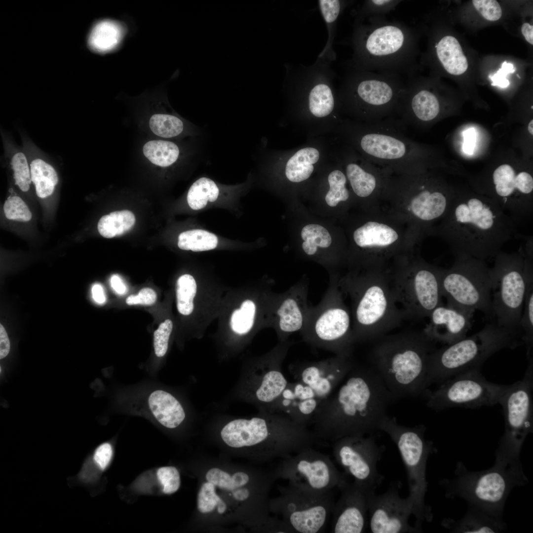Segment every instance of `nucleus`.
Segmentation results:
<instances>
[{"mask_svg": "<svg viewBox=\"0 0 533 533\" xmlns=\"http://www.w3.org/2000/svg\"><path fill=\"white\" fill-rule=\"evenodd\" d=\"M257 313L256 303L251 300L244 301L240 309L233 311L230 318L232 331L239 335L246 334L253 328Z\"/></svg>", "mask_w": 533, "mask_h": 533, "instance_id": "46", "label": "nucleus"}, {"mask_svg": "<svg viewBox=\"0 0 533 533\" xmlns=\"http://www.w3.org/2000/svg\"><path fill=\"white\" fill-rule=\"evenodd\" d=\"M320 156L319 150L314 147H307L298 150L286 163V178L293 183L307 180L312 173L314 164L319 161Z\"/></svg>", "mask_w": 533, "mask_h": 533, "instance_id": "34", "label": "nucleus"}, {"mask_svg": "<svg viewBox=\"0 0 533 533\" xmlns=\"http://www.w3.org/2000/svg\"><path fill=\"white\" fill-rule=\"evenodd\" d=\"M135 223V217L131 211H116L102 216L98 223L97 228L102 236L111 238L130 230Z\"/></svg>", "mask_w": 533, "mask_h": 533, "instance_id": "36", "label": "nucleus"}, {"mask_svg": "<svg viewBox=\"0 0 533 533\" xmlns=\"http://www.w3.org/2000/svg\"><path fill=\"white\" fill-rule=\"evenodd\" d=\"M354 364L351 358L335 355L317 361L292 363L289 370L296 381L310 387L322 402L344 380Z\"/></svg>", "mask_w": 533, "mask_h": 533, "instance_id": "25", "label": "nucleus"}, {"mask_svg": "<svg viewBox=\"0 0 533 533\" xmlns=\"http://www.w3.org/2000/svg\"><path fill=\"white\" fill-rule=\"evenodd\" d=\"M339 490L332 514V533H361L368 525V495L353 482L348 481Z\"/></svg>", "mask_w": 533, "mask_h": 533, "instance_id": "27", "label": "nucleus"}, {"mask_svg": "<svg viewBox=\"0 0 533 533\" xmlns=\"http://www.w3.org/2000/svg\"><path fill=\"white\" fill-rule=\"evenodd\" d=\"M217 488L207 481L201 486L197 497V507L202 514H207L217 509L220 514H224L227 509L225 501L217 493Z\"/></svg>", "mask_w": 533, "mask_h": 533, "instance_id": "44", "label": "nucleus"}, {"mask_svg": "<svg viewBox=\"0 0 533 533\" xmlns=\"http://www.w3.org/2000/svg\"><path fill=\"white\" fill-rule=\"evenodd\" d=\"M31 179L36 188L37 195L44 198L51 195L58 182L55 169L40 158L33 159L30 165Z\"/></svg>", "mask_w": 533, "mask_h": 533, "instance_id": "35", "label": "nucleus"}, {"mask_svg": "<svg viewBox=\"0 0 533 533\" xmlns=\"http://www.w3.org/2000/svg\"><path fill=\"white\" fill-rule=\"evenodd\" d=\"M157 477L166 494L175 493L180 486V476L178 469L173 466L159 468L157 471Z\"/></svg>", "mask_w": 533, "mask_h": 533, "instance_id": "52", "label": "nucleus"}, {"mask_svg": "<svg viewBox=\"0 0 533 533\" xmlns=\"http://www.w3.org/2000/svg\"><path fill=\"white\" fill-rule=\"evenodd\" d=\"M113 455L111 445L108 443L99 446L95 450L93 459L95 463L102 470H104L108 465Z\"/></svg>", "mask_w": 533, "mask_h": 533, "instance_id": "57", "label": "nucleus"}, {"mask_svg": "<svg viewBox=\"0 0 533 533\" xmlns=\"http://www.w3.org/2000/svg\"><path fill=\"white\" fill-rule=\"evenodd\" d=\"M382 452L372 436H345L335 441L333 448L334 457L344 473L368 494L375 493L383 480L377 470Z\"/></svg>", "mask_w": 533, "mask_h": 533, "instance_id": "21", "label": "nucleus"}, {"mask_svg": "<svg viewBox=\"0 0 533 533\" xmlns=\"http://www.w3.org/2000/svg\"><path fill=\"white\" fill-rule=\"evenodd\" d=\"M149 126L155 135L172 138L180 135L184 129L183 122L178 117L166 114H155L150 118Z\"/></svg>", "mask_w": 533, "mask_h": 533, "instance_id": "47", "label": "nucleus"}, {"mask_svg": "<svg viewBox=\"0 0 533 533\" xmlns=\"http://www.w3.org/2000/svg\"><path fill=\"white\" fill-rule=\"evenodd\" d=\"M92 294L94 300L98 304L102 305L106 302V296L103 288L99 284H95L92 288Z\"/></svg>", "mask_w": 533, "mask_h": 533, "instance_id": "61", "label": "nucleus"}, {"mask_svg": "<svg viewBox=\"0 0 533 533\" xmlns=\"http://www.w3.org/2000/svg\"><path fill=\"white\" fill-rule=\"evenodd\" d=\"M218 240L214 234L202 229H191L182 232L178 237V246L184 250L193 252L208 251L215 248Z\"/></svg>", "mask_w": 533, "mask_h": 533, "instance_id": "41", "label": "nucleus"}, {"mask_svg": "<svg viewBox=\"0 0 533 533\" xmlns=\"http://www.w3.org/2000/svg\"><path fill=\"white\" fill-rule=\"evenodd\" d=\"M369 525L373 533H421L409 522L412 504L408 496L401 497L398 489L390 488L383 494L368 495Z\"/></svg>", "mask_w": 533, "mask_h": 533, "instance_id": "23", "label": "nucleus"}, {"mask_svg": "<svg viewBox=\"0 0 533 533\" xmlns=\"http://www.w3.org/2000/svg\"><path fill=\"white\" fill-rule=\"evenodd\" d=\"M220 193V189L212 179L201 177L190 188L187 194V202L193 210L204 208L208 202L215 201Z\"/></svg>", "mask_w": 533, "mask_h": 533, "instance_id": "39", "label": "nucleus"}, {"mask_svg": "<svg viewBox=\"0 0 533 533\" xmlns=\"http://www.w3.org/2000/svg\"><path fill=\"white\" fill-rule=\"evenodd\" d=\"M269 503L294 533L323 532L335 504L333 491L318 492L288 483Z\"/></svg>", "mask_w": 533, "mask_h": 533, "instance_id": "18", "label": "nucleus"}, {"mask_svg": "<svg viewBox=\"0 0 533 533\" xmlns=\"http://www.w3.org/2000/svg\"><path fill=\"white\" fill-rule=\"evenodd\" d=\"M449 268H440V287L447 305L474 312L478 310L492 318V280L485 261L455 253Z\"/></svg>", "mask_w": 533, "mask_h": 533, "instance_id": "15", "label": "nucleus"}, {"mask_svg": "<svg viewBox=\"0 0 533 533\" xmlns=\"http://www.w3.org/2000/svg\"><path fill=\"white\" fill-rule=\"evenodd\" d=\"M452 193L441 179L424 172L393 177L391 175L383 196L407 204L420 231L431 233L432 224L445 214L454 195Z\"/></svg>", "mask_w": 533, "mask_h": 533, "instance_id": "16", "label": "nucleus"}, {"mask_svg": "<svg viewBox=\"0 0 533 533\" xmlns=\"http://www.w3.org/2000/svg\"><path fill=\"white\" fill-rule=\"evenodd\" d=\"M515 71L513 64L504 61L502 64L501 68L496 73L489 76V78L493 81L492 85L501 88L507 87L509 85V81L506 76L509 73H514Z\"/></svg>", "mask_w": 533, "mask_h": 533, "instance_id": "56", "label": "nucleus"}, {"mask_svg": "<svg viewBox=\"0 0 533 533\" xmlns=\"http://www.w3.org/2000/svg\"><path fill=\"white\" fill-rule=\"evenodd\" d=\"M423 425L409 427L399 424L394 417L387 415L383 419L379 430L386 433L397 446L405 465L408 477L409 498L412 514L416 518L415 526L422 531L423 522H431V507L426 505L425 496L428 483L426 469L429 456L434 452L432 443L424 436Z\"/></svg>", "mask_w": 533, "mask_h": 533, "instance_id": "13", "label": "nucleus"}, {"mask_svg": "<svg viewBox=\"0 0 533 533\" xmlns=\"http://www.w3.org/2000/svg\"><path fill=\"white\" fill-rule=\"evenodd\" d=\"M406 85L397 74L356 70L346 82L342 99L348 112L362 122L396 118Z\"/></svg>", "mask_w": 533, "mask_h": 533, "instance_id": "9", "label": "nucleus"}, {"mask_svg": "<svg viewBox=\"0 0 533 533\" xmlns=\"http://www.w3.org/2000/svg\"><path fill=\"white\" fill-rule=\"evenodd\" d=\"M464 143L463 150L468 154H472L476 142V133L474 128H469L463 132Z\"/></svg>", "mask_w": 533, "mask_h": 533, "instance_id": "58", "label": "nucleus"}, {"mask_svg": "<svg viewBox=\"0 0 533 533\" xmlns=\"http://www.w3.org/2000/svg\"><path fill=\"white\" fill-rule=\"evenodd\" d=\"M173 329V323L170 319H166L160 323L153 334V346L156 356L161 357L166 354L168 346V341Z\"/></svg>", "mask_w": 533, "mask_h": 533, "instance_id": "53", "label": "nucleus"}, {"mask_svg": "<svg viewBox=\"0 0 533 533\" xmlns=\"http://www.w3.org/2000/svg\"><path fill=\"white\" fill-rule=\"evenodd\" d=\"M341 161L347 180L357 196L374 199L382 196L391 172L371 163L351 146L343 151Z\"/></svg>", "mask_w": 533, "mask_h": 533, "instance_id": "26", "label": "nucleus"}, {"mask_svg": "<svg viewBox=\"0 0 533 533\" xmlns=\"http://www.w3.org/2000/svg\"><path fill=\"white\" fill-rule=\"evenodd\" d=\"M473 313L442 304L431 312L423 331L434 342L452 344L466 337Z\"/></svg>", "mask_w": 533, "mask_h": 533, "instance_id": "30", "label": "nucleus"}, {"mask_svg": "<svg viewBox=\"0 0 533 533\" xmlns=\"http://www.w3.org/2000/svg\"><path fill=\"white\" fill-rule=\"evenodd\" d=\"M520 330L527 346L528 358L532 357L533 342V280L528 283L519 323Z\"/></svg>", "mask_w": 533, "mask_h": 533, "instance_id": "43", "label": "nucleus"}, {"mask_svg": "<svg viewBox=\"0 0 533 533\" xmlns=\"http://www.w3.org/2000/svg\"><path fill=\"white\" fill-rule=\"evenodd\" d=\"M472 3L476 9L486 20L495 21L502 15L501 8L495 0H473Z\"/></svg>", "mask_w": 533, "mask_h": 533, "instance_id": "54", "label": "nucleus"}, {"mask_svg": "<svg viewBox=\"0 0 533 533\" xmlns=\"http://www.w3.org/2000/svg\"><path fill=\"white\" fill-rule=\"evenodd\" d=\"M356 245L363 250L356 260L366 269H383L385 262L397 254L398 231L381 221H369L356 228L353 234Z\"/></svg>", "mask_w": 533, "mask_h": 533, "instance_id": "24", "label": "nucleus"}, {"mask_svg": "<svg viewBox=\"0 0 533 533\" xmlns=\"http://www.w3.org/2000/svg\"><path fill=\"white\" fill-rule=\"evenodd\" d=\"M494 258V266L490 268L492 318L500 328L523 339L519 323L527 286L533 280V259L525 258L520 251L512 253L501 251Z\"/></svg>", "mask_w": 533, "mask_h": 533, "instance_id": "11", "label": "nucleus"}, {"mask_svg": "<svg viewBox=\"0 0 533 533\" xmlns=\"http://www.w3.org/2000/svg\"><path fill=\"white\" fill-rule=\"evenodd\" d=\"M402 1L399 0H366L361 9L359 21L376 16H384L393 10Z\"/></svg>", "mask_w": 533, "mask_h": 533, "instance_id": "51", "label": "nucleus"}, {"mask_svg": "<svg viewBox=\"0 0 533 533\" xmlns=\"http://www.w3.org/2000/svg\"><path fill=\"white\" fill-rule=\"evenodd\" d=\"M10 350L9 340L3 326L0 325V358L6 357Z\"/></svg>", "mask_w": 533, "mask_h": 533, "instance_id": "59", "label": "nucleus"}, {"mask_svg": "<svg viewBox=\"0 0 533 533\" xmlns=\"http://www.w3.org/2000/svg\"><path fill=\"white\" fill-rule=\"evenodd\" d=\"M528 360L523 378L510 384L499 403L505 428L495 451V463L512 468H523L521 450L526 437L533 432V361Z\"/></svg>", "mask_w": 533, "mask_h": 533, "instance_id": "17", "label": "nucleus"}, {"mask_svg": "<svg viewBox=\"0 0 533 533\" xmlns=\"http://www.w3.org/2000/svg\"><path fill=\"white\" fill-rule=\"evenodd\" d=\"M157 294L154 290L150 288H144L140 290L137 295H131L126 299V303L129 305H152L156 301Z\"/></svg>", "mask_w": 533, "mask_h": 533, "instance_id": "55", "label": "nucleus"}, {"mask_svg": "<svg viewBox=\"0 0 533 533\" xmlns=\"http://www.w3.org/2000/svg\"><path fill=\"white\" fill-rule=\"evenodd\" d=\"M11 164L15 184L22 191H27L32 181L30 166L25 154L22 152L15 153L12 158Z\"/></svg>", "mask_w": 533, "mask_h": 533, "instance_id": "49", "label": "nucleus"}, {"mask_svg": "<svg viewBox=\"0 0 533 533\" xmlns=\"http://www.w3.org/2000/svg\"><path fill=\"white\" fill-rule=\"evenodd\" d=\"M337 281H332L320 302L309 306L305 326L300 332L310 346L351 358L355 343L351 312Z\"/></svg>", "mask_w": 533, "mask_h": 533, "instance_id": "12", "label": "nucleus"}, {"mask_svg": "<svg viewBox=\"0 0 533 533\" xmlns=\"http://www.w3.org/2000/svg\"><path fill=\"white\" fill-rule=\"evenodd\" d=\"M143 152L152 163L161 167L172 165L177 161L180 154V149L176 144L164 140L148 142L144 145Z\"/></svg>", "mask_w": 533, "mask_h": 533, "instance_id": "37", "label": "nucleus"}, {"mask_svg": "<svg viewBox=\"0 0 533 533\" xmlns=\"http://www.w3.org/2000/svg\"><path fill=\"white\" fill-rule=\"evenodd\" d=\"M351 303L352 336L356 343L378 339L404 318L394 298L389 275L383 269H367L337 281Z\"/></svg>", "mask_w": 533, "mask_h": 533, "instance_id": "5", "label": "nucleus"}, {"mask_svg": "<svg viewBox=\"0 0 533 533\" xmlns=\"http://www.w3.org/2000/svg\"><path fill=\"white\" fill-rule=\"evenodd\" d=\"M3 210L8 219L28 222L32 218V213L26 204L16 195L7 198L3 205Z\"/></svg>", "mask_w": 533, "mask_h": 533, "instance_id": "50", "label": "nucleus"}, {"mask_svg": "<svg viewBox=\"0 0 533 533\" xmlns=\"http://www.w3.org/2000/svg\"><path fill=\"white\" fill-rule=\"evenodd\" d=\"M196 290L195 280L191 275L184 274L178 279L176 285L177 306L181 314L189 315L193 311V299Z\"/></svg>", "mask_w": 533, "mask_h": 533, "instance_id": "45", "label": "nucleus"}, {"mask_svg": "<svg viewBox=\"0 0 533 533\" xmlns=\"http://www.w3.org/2000/svg\"><path fill=\"white\" fill-rule=\"evenodd\" d=\"M308 110L314 116L322 118L334 110L335 99L331 88L324 83H318L311 89L308 96Z\"/></svg>", "mask_w": 533, "mask_h": 533, "instance_id": "40", "label": "nucleus"}, {"mask_svg": "<svg viewBox=\"0 0 533 533\" xmlns=\"http://www.w3.org/2000/svg\"><path fill=\"white\" fill-rule=\"evenodd\" d=\"M533 120H532L529 122V123L528 124V130H529V132L530 133V134H531L532 135L533 134Z\"/></svg>", "mask_w": 533, "mask_h": 533, "instance_id": "63", "label": "nucleus"}, {"mask_svg": "<svg viewBox=\"0 0 533 533\" xmlns=\"http://www.w3.org/2000/svg\"><path fill=\"white\" fill-rule=\"evenodd\" d=\"M438 62L449 74L458 76L468 68V61L457 39L447 35L436 41L434 46Z\"/></svg>", "mask_w": 533, "mask_h": 533, "instance_id": "33", "label": "nucleus"}, {"mask_svg": "<svg viewBox=\"0 0 533 533\" xmlns=\"http://www.w3.org/2000/svg\"><path fill=\"white\" fill-rule=\"evenodd\" d=\"M455 474L452 479L441 482L447 497H460L468 505L498 517H502L505 502L512 489L526 484L528 481L523 468L496 463L488 469L472 471L458 462Z\"/></svg>", "mask_w": 533, "mask_h": 533, "instance_id": "10", "label": "nucleus"}, {"mask_svg": "<svg viewBox=\"0 0 533 533\" xmlns=\"http://www.w3.org/2000/svg\"><path fill=\"white\" fill-rule=\"evenodd\" d=\"M121 35L117 24L111 21H101L93 28L89 36V45L97 51L106 52L117 45Z\"/></svg>", "mask_w": 533, "mask_h": 533, "instance_id": "38", "label": "nucleus"}, {"mask_svg": "<svg viewBox=\"0 0 533 533\" xmlns=\"http://www.w3.org/2000/svg\"><path fill=\"white\" fill-rule=\"evenodd\" d=\"M329 189L325 199L331 207H335L341 201H345L349 197V192L346 187L347 179L344 173L336 169L331 171L328 177Z\"/></svg>", "mask_w": 533, "mask_h": 533, "instance_id": "48", "label": "nucleus"}, {"mask_svg": "<svg viewBox=\"0 0 533 533\" xmlns=\"http://www.w3.org/2000/svg\"><path fill=\"white\" fill-rule=\"evenodd\" d=\"M521 32L526 40L531 44H533V26L528 23H524L521 27Z\"/></svg>", "mask_w": 533, "mask_h": 533, "instance_id": "62", "label": "nucleus"}, {"mask_svg": "<svg viewBox=\"0 0 533 533\" xmlns=\"http://www.w3.org/2000/svg\"><path fill=\"white\" fill-rule=\"evenodd\" d=\"M301 237L304 242L302 247L304 252L309 256H314L318 247L328 248L332 242L329 231L318 224H308L302 229Z\"/></svg>", "mask_w": 533, "mask_h": 533, "instance_id": "42", "label": "nucleus"}, {"mask_svg": "<svg viewBox=\"0 0 533 533\" xmlns=\"http://www.w3.org/2000/svg\"><path fill=\"white\" fill-rule=\"evenodd\" d=\"M524 344L521 336L500 328L494 321L488 323L474 335L435 348L430 354L427 363L429 384L442 383L459 374L480 370L483 363L496 352Z\"/></svg>", "mask_w": 533, "mask_h": 533, "instance_id": "8", "label": "nucleus"}, {"mask_svg": "<svg viewBox=\"0 0 533 533\" xmlns=\"http://www.w3.org/2000/svg\"><path fill=\"white\" fill-rule=\"evenodd\" d=\"M437 232L454 254L485 261L495 258L503 245L522 234L494 199L469 193L454 195Z\"/></svg>", "mask_w": 533, "mask_h": 533, "instance_id": "2", "label": "nucleus"}, {"mask_svg": "<svg viewBox=\"0 0 533 533\" xmlns=\"http://www.w3.org/2000/svg\"><path fill=\"white\" fill-rule=\"evenodd\" d=\"M396 261L390 282L404 318L429 317L433 309L442 304L441 268L404 255L397 257Z\"/></svg>", "mask_w": 533, "mask_h": 533, "instance_id": "14", "label": "nucleus"}, {"mask_svg": "<svg viewBox=\"0 0 533 533\" xmlns=\"http://www.w3.org/2000/svg\"><path fill=\"white\" fill-rule=\"evenodd\" d=\"M321 403L308 386L298 381L289 382L268 412L281 414L307 427L312 424Z\"/></svg>", "mask_w": 533, "mask_h": 533, "instance_id": "29", "label": "nucleus"}, {"mask_svg": "<svg viewBox=\"0 0 533 533\" xmlns=\"http://www.w3.org/2000/svg\"><path fill=\"white\" fill-rule=\"evenodd\" d=\"M148 402L154 418L166 427L176 428L185 418V411L181 404L173 395L165 391H154L150 395Z\"/></svg>", "mask_w": 533, "mask_h": 533, "instance_id": "32", "label": "nucleus"}, {"mask_svg": "<svg viewBox=\"0 0 533 533\" xmlns=\"http://www.w3.org/2000/svg\"><path fill=\"white\" fill-rule=\"evenodd\" d=\"M398 118L347 124L343 127L351 147L374 164L396 175L425 172V149L407 136Z\"/></svg>", "mask_w": 533, "mask_h": 533, "instance_id": "6", "label": "nucleus"}, {"mask_svg": "<svg viewBox=\"0 0 533 533\" xmlns=\"http://www.w3.org/2000/svg\"><path fill=\"white\" fill-rule=\"evenodd\" d=\"M293 344L289 339L280 342L271 354L260 360L250 371L248 397L261 411L269 410L289 382L281 366Z\"/></svg>", "mask_w": 533, "mask_h": 533, "instance_id": "22", "label": "nucleus"}, {"mask_svg": "<svg viewBox=\"0 0 533 533\" xmlns=\"http://www.w3.org/2000/svg\"><path fill=\"white\" fill-rule=\"evenodd\" d=\"M110 281L113 289L117 294L123 295L126 293L127 287L119 276L114 274Z\"/></svg>", "mask_w": 533, "mask_h": 533, "instance_id": "60", "label": "nucleus"}, {"mask_svg": "<svg viewBox=\"0 0 533 533\" xmlns=\"http://www.w3.org/2000/svg\"><path fill=\"white\" fill-rule=\"evenodd\" d=\"M509 385L487 381L479 369L457 375L442 383L434 391H426L428 407L435 411L459 407L473 408L499 404Z\"/></svg>", "mask_w": 533, "mask_h": 533, "instance_id": "19", "label": "nucleus"}, {"mask_svg": "<svg viewBox=\"0 0 533 533\" xmlns=\"http://www.w3.org/2000/svg\"><path fill=\"white\" fill-rule=\"evenodd\" d=\"M374 346L373 368L394 400L424 395L429 386L427 363L435 342L423 331L382 336Z\"/></svg>", "mask_w": 533, "mask_h": 533, "instance_id": "3", "label": "nucleus"}, {"mask_svg": "<svg viewBox=\"0 0 533 533\" xmlns=\"http://www.w3.org/2000/svg\"><path fill=\"white\" fill-rule=\"evenodd\" d=\"M275 477L318 492L339 489L348 481L328 456L312 447L283 458Z\"/></svg>", "mask_w": 533, "mask_h": 533, "instance_id": "20", "label": "nucleus"}, {"mask_svg": "<svg viewBox=\"0 0 533 533\" xmlns=\"http://www.w3.org/2000/svg\"><path fill=\"white\" fill-rule=\"evenodd\" d=\"M337 392L322 401L312 424L318 438L335 441L348 436H364L379 430L394 400L373 367L356 366Z\"/></svg>", "mask_w": 533, "mask_h": 533, "instance_id": "1", "label": "nucleus"}, {"mask_svg": "<svg viewBox=\"0 0 533 533\" xmlns=\"http://www.w3.org/2000/svg\"><path fill=\"white\" fill-rule=\"evenodd\" d=\"M469 508L460 520L444 519L443 526L454 533H501L506 529L502 517L495 516L477 507L468 505Z\"/></svg>", "mask_w": 533, "mask_h": 533, "instance_id": "31", "label": "nucleus"}, {"mask_svg": "<svg viewBox=\"0 0 533 533\" xmlns=\"http://www.w3.org/2000/svg\"><path fill=\"white\" fill-rule=\"evenodd\" d=\"M365 19L358 21L354 34L356 70L413 76L417 51L413 28L384 16Z\"/></svg>", "mask_w": 533, "mask_h": 533, "instance_id": "4", "label": "nucleus"}, {"mask_svg": "<svg viewBox=\"0 0 533 533\" xmlns=\"http://www.w3.org/2000/svg\"><path fill=\"white\" fill-rule=\"evenodd\" d=\"M308 284L299 282L278 296L274 310V324L280 342L289 339L292 334L303 330L309 306Z\"/></svg>", "mask_w": 533, "mask_h": 533, "instance_id": "28", "label": "nucleus"}, {"mask_svg": "<svg viewBox=\"0 0 533 533\" xmlns=\"http://www.w3.org/2000/svg\"><path fill=\"white\" fill-rule=\"evenodd\" d=\"M220 436L229 447L250 448L261 460L287 457L310 447L314 442L307 427L281 414L262 411L250 419L229 421L222 428Z\"/></svg>", "mask_w": 533, "mask_h": 533, "instance_id": "7", "label": "nucleus"}]
</instances>
